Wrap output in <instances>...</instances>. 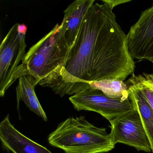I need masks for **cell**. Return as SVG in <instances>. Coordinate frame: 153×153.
Listing matches in <instances>:
<instances>
[{"label":"cell","instance_id":"cell-1","mask_svg":"<svg viewBox=\"0 0 153 153\" xmlns=\"http://www.w3.org/2000/svg\"><path fill=\"white\" fill-rule=\"evenodd\" d=\"M102 2H95L88 10L69 52L60 82L53 90L61 97L76 94L79 83L123 81L134 74L135 62L129 51L127 35L117 23L113 8Z\"/></svg>","mask_w":153,"mask_h":153},{"label":"cell","instance_id":"cell-2","mask_svg":"<svg viewBox=\"0 0 153 153\" xmlns=\"http://www.w3.org/2000/svg\"><path fill=\"white\" fill-rule=\"evenodd\" d=\"M70 51L61 24H57L26 53L22 61L27 74L40 85L54 90Z\"/></svg>","mask_w":153,"mask_h":153},{"label":"cell","instance_id":"cell-3","mask_svg":"<svg viewBox=\"0 0 153 153\" xmlns=\"http://www.w3.org/2000/svg\"><path fill=\"white\" fill-rule=\"evenodd\" d=\"M48 140L66 153H106L115 145L105 128L96 127L82 116L62 122L49 135Z\"/></svg>","mask_w":153,"mask_h":153},{"label":"cell","instance_id":"cell-4","mask_svg":"<svg viewBox=\"0 0 153 153\" xmlns=\"http://www.w3.org/2000/svg\"><path fill=\"white\" fill-rule=\"evenodd\" d=\"M25 24H15L0 46V96L3 97L10 87L20 77L28 75L23 64L19 65L25 56L26 34Z\"/></svg>","mask_w":153,"mask_h":153},{"label":"cell","instance_id":"cell-5","mask_svg":"<svg viewBox=\"0 0 153 153\" xmlns=\"http://www.w3.org/2000/svg\"><path fill=\"white\" fill-rule=\"evenodd\" d=\"M69 99L76 111L96 112L109 122L135 109L130 98H111L92 88L73 95Z\"/></svg>","mask_w":153,"mask_h":153},{"label":"cell","instance_id":"cell-6","mask_svg":"<svg viewBox=\"0 0 153 153\" xmlns=\"http://www.w3.org/2000/svg\"><path fill=\"white\" fill-rule=\"evenodd\" d=\"M110 122V134L115 145L123 143L138 150L150 152V141L137 110L125 114Z\"/></svg>","mask_w":153,"mask_h":153},{"label":"cell","instance_id":"cell-7","mask_svg":"<svg viewBox=\"0 0 153 153\" xmlns=\"http://www.w3.org/2000/svg\"><path fill=\"white\" fill-rule=\"evenodd\" d=\"M129 51L133 59L153 60V4L141 12L127 34Z\"/></svg>","mask_w":153,"mask_h":153},{"label":"cell","instance_id":"cell-8","mask_svg":"<svg viewBox=\"0 0 153 153\" xmlns=\"http://www.w3.org/2000/svg\"><path fill=\"white\" fill-rule=\"evenodd\" d=\"M0 140L3 149L13 153H53L15 128L7 114L0 123Z\"/></svg>","mask_w":153,"mask_h":153},{"label":"cell","instance_id":"cell-9","mask_svg":"<svg viewBox=\"0 0 153 153\" xmlns=\"http://www.w3.org/2000/svg\"><path fill=\"white\" fill-rule=\"evenodd\" d=\"M95 2V0H77L64 10L61 25L70 51L76 42L84 17Z\"/></svg>","mask_w":153,"mask_h":153},{"label":"cell","instance_id":"cell-10","mask_svg":"<svg viewBox=\"0 0 153 153\" xmlns=\"http://www.w3.org/2000/svg\"><path fill=\"white\" fill-rule=\"evenodd\" d=\"M37 85L36 79L31 75H24L19 78L16 87L18 110L19 111V103L20 100H22L30 111L41 117L45 121H47V115L35 92V88Z\"/></svg>","mask_w":153,"mask_h":153},{"label":"cell","instance_id":"cell-11","mask_svg":"<svg viewBox=\"0 0 153 153\" xmlns=\"http://www.w3.org/2000/svg\"><path fill=\"white\" fill-rule=\"evenodd\" d=\"M129 85V97L139 114L153 153V110L142 91L135 85Z\"/></svg>","mask_w":153,"mask_h":153},{"label":"cell","instance_id":"cell-12","mask_svg":"<svg viewBox=\"0 0 153 153\" xmlns=\"http://www.w3.org/2000/svg\"><path fill=\"white\" fill-rule=\"evenodd\" d=\"M88 83L90 88L99 90L111 98H121L124 100L129 98L128 87L123 81L103 79Z\"/></svg>","mask_w":153,"mask_h":153},{"label":"cell","instance_id":"cell-13","mask_svg":"<svg viewBox=\"0 0 153 153\" xmlns=\"http://www.w3.org/2000/svg\"><path fill=\"white\" fill-rule=\"evenodd\" d=\"M131 78L153 91V74L143 73L142 75H135L134 74Z\"/></svg>","mask_w":153,"mask_h":153},{"label":"cell","instance_id":"cell-14","mask_svg":"<svg viewBox=\"0 0 153 153\" xmlns=\"http://www.w3.org/2000/svg\"><path fill=\"white\" fill-rule=\"evenodd\" d=\"M127 82L128 84L135 85L140 89L143 93V94L145 96L146 99L147 100L149 103L150 105L151 108L153 110V91L145 86L143 85L142 84L133 80L131 78Z\"/></svg>","mask_w":153,"mask_h":153},{"label":"cell","instance_id":"cell-15","mask_svg":"<svg viewBox=\"0 0 153 153\" xmlns=\"http://www.w3.org/2000/svg\"><path fill=\"white\" fill-rule=\"evenodd\" d=\"M102 1L110 5L112 7L114 8L116 6H119L121 4L128 3L131 1V0H102Z\"/></svg>","mask_w":153,"mask_h":153},{"label":"cell","instance_id":"cell-16","mask_svg":"<svg viewBox=\"0 0 153 153\" xmlns=\"http://www.w3.org/2000/svg\"></svg>","mask_w":153,"mask_h":153}]
</instances>
